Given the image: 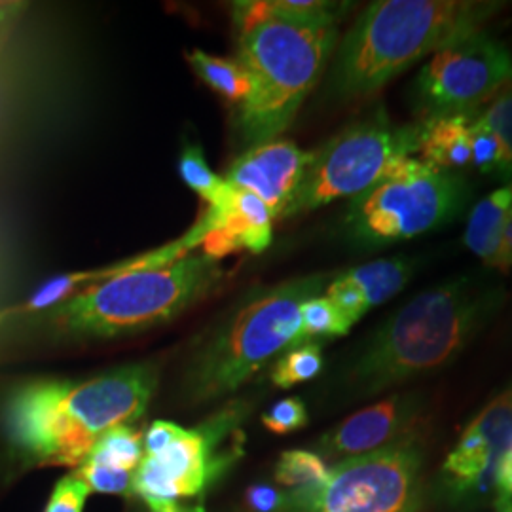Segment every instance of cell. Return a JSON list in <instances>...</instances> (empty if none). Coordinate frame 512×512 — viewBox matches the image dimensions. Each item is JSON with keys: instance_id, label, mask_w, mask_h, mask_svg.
I'll use <instances>...</instances> for the list:
<instances>
[{"instance_id": "obj_1", "label": "cell", "mask_w": 512, "mask_h": 512, "mask_svg": "<svg viewBox=\"0 0 512 512\" xmlns=\"http://www.w3.org/2000/svg\"><path fill=\"white\" fill-rule=\"evenodd\" d=\"M156 372L128 365L84 382L38 380L10 397L6 437L23 461L37 467H80L112 427L145 416Z\"/></svg>"}, {"instance_id": "obj_2", "label": "cell", "mask_w": 512, "mask_h": 512, "mask_svg": "<svg viewBox=\"0 0 512 512\" xmlns=\"http://www.w3.org/2000/svg\"><path fill=\"white\" fill-rule=\"evenodd\" d=\"M505 291L492 281L461 275L416 294L374 334L349 372L357 393L387 387L450 365L501 308Z\"/></svg>"}, {"instance_id": "obj_3", "label": "cell", "mask_w": 512, "mask_h": 512, "mask_svg": "<svg viewBox=\"0 0 512 512\" xmlns=\"http://www.w3.org/2000/svg\"><path fill=\"white\" fill-rule=\"evenodd\" d=\"M503 4L465 0H378L368 4L342 40L332 92L342 99L384 88L429 54L482 31Z\"/></svg>"}, {"instance_id": "obj_4", "label": "cell", "mask_w": 512, "mask_h": 512, "mask_svg": "<svg viewBox=\"0 0 512 512\" xmlns=\"http://www.w3.org/2000/svg\"><path fill=\"white\" fill-rule=\"evenodd\" d=\"M238 61L253 82L239 110V129L251 147L272 143L293 124L336 48V25L281 18L264 2H238Z\"/></svg>"}, {"instance_id": "obj_5", "label": "cell", "mask_w": 512, "mask_h": 512, "mask_svg": "<svg viewBox=\"0 0 512 512\" xmlns=\"http://www.w3.org/2000/svg\"><path fill=\"white\" fill-rule=\"evenodd\" d=\"M162 249L103 283L65 298L54 308L55 325L76 336L110 338L150 329L173 319L219 283V260L207 255L179 256Z\"/></svg>"}, {"instance_id": "obj_6", "label": "cell", "mask_w": 512, "mask_h": 512, "mask_svg": "<svg viewBox=\"0 0 512 512\" xmlns=\"http://www.w3.org/2000/svg\"><path fill=\"white\" fill-rule=\"evenodd\" d=\"M325 279V275H308L279 283L239 308L192 368V397L211 401L234 393L279 353L300 346V308L321 294Z\"/></svg>"}, {"instance_id": "obj_7", "label": "cell", "mask_w": 512, "mask_h": 512, "mask_svg": "<svg viewBox=\"0 0 512 512\" xmlns=\"http://www.w3.org/2000/svg\"><path fill=\"white\" fill-rule=\"evenodd\" d=\"M471 194L461 173L408 158L395 175L351 198L344 222L361 247L395 245L459 219Z\"/></svg>"}, {"instance_id": "obj_8", "label": "cell", "mask_w": 512, "mask_h": 512, "mask_svg": "<svg viewBox=\"0 0 512 512\" xmlns=\"http://www.w3.org/2000/svg\"><path fill=\"white\" fill-rule=\"evenodd\" d=\"M423 124H395L384 110L336 133L311 152L304 179L283 219L319 209L340 198H355L395 175L420 152Z\"/></svg>"}, {"instance_id": "obj_9", "label": "cell", "mask_w": 512, "mask_h": 512, "mask_svg": "<svg viewBox=\"0 0 512 512\" xmlns=\"http://www.w3.org/2000/svg\"><path fill=\"white\" fill-rule=\"evenodd\" d=\"M507 84H512L511 50L480 31L433 54L412 80L408 99L418 122L473 116Z\"/></svg>"}, {"instance_id": "obj_10", "label": "cell", "mask_w": 512, "mask_h": 512, "mask_svg": "<svg viewBox=\"0 0 512 512\" xmlns=\"http://www.w3.org/2000/svg\"><path fill=\"white\" fill-rule=\"evenodd\" d=\"M420 450L403 440L340 461L321 488L289 494L291 512H414L420 499Z\"/></svg>"}, {"instance_id": "obj_11", "label": "cell", "mask_w": 512, "mask_h": 512, "mask_svg": "<svg viewBox=\"0 0 512 512\" xmlns=\"http://www.w3.org/2000/svg\"><path fill=\"white\" fill-rule=\"evenodd\" d=\"M236 416H222L200 429H181L164 452L145 456L133 473V494L150 505L177 503L202 495L222 473L232 456L220 452L222 433L232 429Z\"/></svg>"}, {"instance_id": "obj_12", "label": "cell", "mask_w": 512, "mask_h": 512, "mask_svg": "<svg viewBox=\"0 0 512 512\" xmlns=\"http://www.w3.org/2000/svg\"><path fill=\"white\" fill-rule=\"evenodd\" d=\"M512 446V387L486 404L463 431L442 465L450 492L463 499L495 501V480Z\"/></svg>"}, {"instance_id": "obj_13", "label": "cell", "mask_w": 512, "mask_h": 512, "mask_svg": "<svg viewBox=\"0 0 512 512\" xmlns=\"http://www.w3.org/2000/svg\"><path fill=\"white\" fill-rule=\"evenodd\" d=\"M310 162L311 152L296 147L293 141L275 139L247 148L228 167L224 181L234 190L255 194L268 205L274 220H279L293 202Z\"/></svg>"}, {"instance_id": "obj_14", "label": "cell", "mask_w": 512, "mask_h": 512, "mask_svg": "<svg viewBox=\"0 0 512 512\" xmlns=\"http://www.w3.org/2000/svg\"><path fill=\"white\" fill-rule=\"evenodd\" d=\"M418 410L420 401L412 395H395L366 406L323 437L321 452L329 458H357L403 442Z\"/></svg>"}, {"instance_id": "obj_15", "label": "cell", "mask_w": 512, "mask_h": 512, "mask_svg": "<svg viewBox=\"0 0 512 512\" xmlns=\"http://www.w3.org/2000/svg\"><path fill=\"white\" fill-rule=\"evenodd\" d=\"M198 228L202 230L203 255L220 260L238 251L262 253L272 243L274 215L255 194L234 190L230 209L219 219L205 215Z\"/></svg>"}, {"instance_id": "obj_16", "label": "cell", "mask_w": 512, "mask_h": 512, "mask_svg": "<svg viewBox=\"0 0 512 512\" xmlns=\"http://www.w3.org/2000/svg\"><path fill=\"white\" fill-rule=\"evenodd\" d=\"M475 116H444L423 124L421 162L442 171L465 169L471 165V122Z\"/></svg>"}, {"instance_id": "obj_17", "label": "cell", "mask_w": 512, "mask_h": 512, "mask_svg": "<svg viewBox=\"0 0 512 512\" xmlns=\"http://www.w3.org/2000/svg\"><path fill=\"white\" fill-rule=\"evenodd\" d=\"M511 207L512 183H509L476 203L469 215L463 241L473 255L486 262V266H492L499 251Z\"/></svg>"}, {"instance_id": "obj_18", "label": "cell", "mask_w": 512, "mask_h": 512, "mask_svg": "<svg viewBox=\"0 0 512 512\" xmlns=\"http://www.w3.org/2000/svg\"><path fill=\"white\" fill-rule=\"evenodd\" d=\"M414 272L416 260L408 256H391L357 266L344 275L359 287L368 310H372L401 293Z\"/></svg>"}, {"instance_id": "obj_19", "label": "cell", "mask_w": 512, "mask_h": 512, "mask_svg": "<svg viewBox=\"0 0 512 512\" xmlns=\"http://www.w3.org/2000/svg\"><path fill=\"white\" fill-rule=\"evenodd\" d=\"M179 173L184 183L188 184L196 194H200L203 202L209 205L207 217L219 219L234 200V188H230L224 179L209 167L205 154L196 145H186L179 158Z\"/></svg>"}, {"instance_id": "obj_20", "label": "cell", "mask_w": 512, "mask_h": 512, "mask_svg": "<svg viewBox=\"0 0 512 512\" xmlns=\"http://www.w3.org/2000/svg\"><path fill=\"white\" fill-rule=\"evenodd\" d=\"M186 57L203 82L226 101L243 105L251 97L253 93L251 76L238 59L215 57V55L205 54L202 50H194Z\"/></svg>"}, {"instance_id": "obj_21", "label": "cell", "mask_w": 512, "mask_h": 512, "mask_svg": "<svg viewBox=\"0 0 512 512\" xmlns=\"http://www.w3.org/2000/svg\"><path fill=\"white\" fill-rule=\"evenodd\" d=\"M275 482L291 495H304L321 488L329 476L323 458L308 450L283 452L275 465Z\"/></svg>"}, {"instance_id": "obj_22", "label": "cell", "mask_w": 512, "mask_h": 512, "mask_svg": "<svg viewBox=\"0 0 512 512\" xmlns=\"http://www.w3.org/2000/svg\"><path fill=\"white\" fill-rule=\"evenodd\" d=\"M143 458V435L129 425H118L99 437L86 461L135 473Z\"/></svg>"}, {"instance_id": "obj_23", "label": "cell", "mask_w": 512, "mask_h": 512, "mask_svg": "<svg viewBox=\"0 0 512 512\" xmlns=\"http://www.w3.org/2000/svg\"><path fill=\"white\" fill-rule=\"evenodd\" d=\"M323 370V351L317 342H304L289 349L272 370V384L281 389L310 382Z\"/></svg>"}, {"instance_id": "obj_24", "label": "cell", "mask_w": 512, "mask_h": 512, "mask_svg": "<svg viewBox=\"0 0 512 512\" xmlns=\"http://www.w3.org/2000/svg\"><path fill=\"white\" fill-rule=\"evenodd\" d=\"M302 344L317 338L346 336L353 323L338 310L327 296H315L302 304Z\"/></svg>"}, {"instance_id": "obj_25", "label": "cell", "mask_w": 512, "mask_h": 512, "mask_svg": "<svg viewBox=\"0 0 512 512\" xmlns=\"http://www.w3.org/2000/svg\"><path fill=\"white\" fill-rule=\"evenodd\" d=\"M266 10L281 18L336 25L344 18L353 4L349 2H327V0H268Z\"/></svg>"}, {"instance_id": "obj_26", "label": "cell", "mask_w": 512, "mask_h": 512, "mask_svg": "<svg viewBox=\"0 0 512 512\" xmlns=\"http://www.w3.org/2000/svg\"><path fill=\"white\" fill-rule=\"evenodd\" d=\"M501 145V162L495 171L501 181L512 183V86L499 93L494 103L480 114Z\"/></svg>"}, {"instance_id": "obj_27", "label": "cell", "mask_w": 512, "mask_h": 512, "mask_svg": "<svg viewBox=\"0 0 512 512\" xmlns=\"http://www.w3.org/2000/svg\"><path fill=\"white\" fill-rule=\"evenodd\" d=\"M82 482L90 488V492L109 495L133 494V473L112 469L105 465H97L92 461H84L76 471Z\"/></svg>"}, {"instance_id": "obj_28", "label": "cell", "mask_w": 512, "mask_h": 512, "mask_svg": "<svg viewBox=\"0 0 512 512\" xmlns=\"http://www.w3.org/2000/svg\"><path fill=\"white\" fill-rule=\"evenodd\" d=\"M501 162V145L492 128L475 116L471 122V165L482 173H495Z\"/></svg>"}, {"instance_id": "obj_29", "label": "cell", "mask_w": 512, "mask_h": 512, "mask_svg": "<svg viewBox=\"0 0 512 512\" xmlns=\"http://www.w3.org/2000/svg\"><path fill=\"white\" fill-rule=\"evenodd\" d=\"M308 410L306 404L298 397L281 399L262 416V425L272 431L274 435H289L308 423Z\"/></svg>"}, {"instance_id": "obj_30", "label": "cell", "mask_w": 512, "mask_h": 512, "mask_svg": "<svg viewBox=\"0 0 512 512\" xmlns=\"http://www.w3.org/2000/svg\"><path fill=\"white\" fill-rule=\"evenodd\" d=\"M330 302L342 311L349 321L355 325L359 319H363L366 313H368V306H366L365 298L363 293L359 291V287L346 277V275H340L336 277L329 287H327V294Z\"/></svg>"}, {"instance_id": "obj_31", "label": "cell", "mask_w": 512, "mask_h": 512, "mask_svg": "<svg viewBox=\"0 0 512 512\" xmlns=\"http://www.w3.org/2000/svg\"><path fill=\"white\" fill-rule=\"evenodd\" d=\"M88 495L90 488L82 482L80 476L76 473L63 476L57 482L44 512H82Z\"/></svg>"}, {"instance_id": "obj_32", "label": "cell", "mask_w": 512, "mask_h": 512, "mask_svg": "<svg viewBox=\"0 0 512 512\" xmlns=\"http://www.w3.org/2000/svg\"><path fill=\"white\" fill-rule=\"evenodd\" d=\"M245 505L251 512H283L289 509V494L270 484H255L245 492Z\"/></svg>"}, {"instance_id": "obj_33", "label": "cell", "mask_w": 512, "mask_h": 512, "mask_svg": "<svg viewBox=\"0 0 512 512\" xmlns=\"http://www.w3.org/2000/svg\"><path fill=\"white\" fill-rule=\"evenodd\" d=\"M183 427H179L177 423L171 421H154L148 427L145 437H143V446H145V456H158L160 452H164L165 448L177 439V435L181 433Z\"/></svg>"}, {"instance_id": "obj_34", "label": "cell", "mask_w": 512, "mask_h": 512, "mask_svg": "<svg viewBox=\"0 0 512 512\" xmlns=\"http://www.w3.org/2000/svg\"><path fill=\"white\" fill-rule=\"evenodd\" d=\"M512 266V207L507 215V222H505V228H503V236H501V245H499V251L495 255L494 262L490 268H497V270H503L507 272Z\"/></svg>"}, {"instance_id": "obj_35", "label": "cell", "mask_w": 512, "mask_h": 512, "mask_svg": "<svg viewBox=\"0 0 512 512\" xmlns=\"http://www.w3.org/2000/svg\"><path fill=\"white\" fill-rule=\"evenodd\" d=\"M495 499H512V446L503 456L495 480Z\"/></svg>"}, {"instance_id": "obj_36", "label": "cell", "mask_w": 512, "mask_h": 512, "mask_svg": "<svg viewBox=\"0 0 512 512\" xmlns=\"http://www.w3.org/2000/svg\"><path fill=\"white\" fill-rule=\"evenodd\" d=\"M150 512H205L203 505H181L177 503H160V505H150Z\"/></svg>"}, {"instance_id": "obj_37", "label": "cell", "mask_w": 512, "mask_h": 512, "mask_svg": "<svg viewBox=\"0 0 512 512\" xmlns=\"http://www.w3.org/2000/svg\"><path fill=\"white\" fill-rule=\"evenodd\" d=\"M21 10V4H12V2H0V25L8 23V19L16 16Z\"/></svg>"}, {"instance_id": "obj_38", "label": "cell", "mask_w": 512, "mask_h": 512, "mask_svg": "<svg viewBox=\"0 0 512 512\" xmlns=\"http://www.w3.org/2000/svg\"><path fill=\"white\" fill-rule=\"evenodd\" d=\"M494 512H512V499H495Z\"/></svg>"}]
</instances>
